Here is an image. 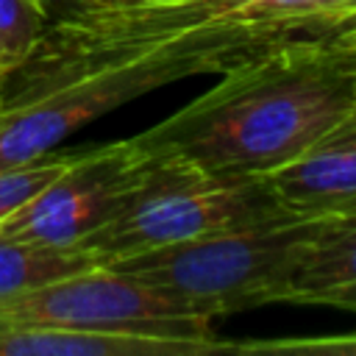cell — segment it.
Returning a JSON list of instances; mask_svg holds the SVG:
<instances>
[{"instance_id": "obj_1", "label": "cell", "mask_w": 356, "mask_h": 356, "mask_svg": "<svg viewBox=\"0 0 356 356\" xmlns=\"http://www.w3.org/2000/svg\"><path fill=\"white\" fill-rule=\"evenodd\" d=\"M220 75L139 142L217 175L267 178L356 108V53L323 33L284 36Z\"/></svg>"}, {"instance_id": "obj_2", "label": "cell", "mask_w": 356, "mask_h": 356, "mask_svg": "<svg viewBox=\"0 0 356 356\" xmlns=\"http://www.w3.org/2000/svg\"><path fill=\"white\" fill-rule=\"evenodd\" d=\"M292 33L298 31L220 17L58 78L33 97L0 108V170L56 150L78 128L139 95L192 75L225 72L245 56Z\"/></svg>"}, {"instance_id": "obj_3", "label": "cell", "mask_w": 356, "mask_h": 356, "mask_svg": "<svg viewBox=\"0 0 356 356\" xmlns=\"http://www.w3.org/2000/svg\"><path fill=\"white\" fill-rule=\"evenodd\" d=\"M337 220L281 211L106 264L203 309L209 317H220L278 303L303 253Z\"/></svg>"}, {"instance_id": "obj_4", "label": "cell", "mask_w": 356, "mask_h": 356, "mask_svg": "<svg viewBox=\"0 0 356 356\" xmlns=\"http://www.w3.org/2000/svg\"><path fill=\"white\" fill-rule=\"evenodd\" d=\"M281 211L286 209L273 195L267 178H228L178 156L150 153V164L125 203L81 248H89L106 264Z\"/></svg>"}, {"instance_id": "obj_5", "label": "cell", "mask_w": 356, "mask_h": 356, "mask_svg": "<svg viewBox=\"0 0 356 356\" xmlns=\"http://www.w3.org/2000/svg\"><path fill=\"white\" fill-rule=\"evenodd\" d=\"M211 320L203 309L108 264L0 300V323L125 331L170 339H217Z\"/></svg>"}, {"instance_id": "obj_6", "label": "cell", "mask_w": 356, "mask_h": 356, "mask_svg": "<svg viewBox=\"0 0 356 356\" xmlns=\"http://www.w3.org/2000/svg\"><path fill=\"white\" fill-rule=\"evenodd\" d=\"M147 164L150 150L139 136L81 147L75 161L58 178L0 222V236L81 245L117 214Z\"/></svg>"}, {"instance_id": "obj_7", "label": "cell", "mask_w": 356, "mask_h": 356, "mask_svg": "<svg viewBox=\"0 0 356 356\" xmlns=\"http://www.w3.org/2000/svg\"><path fill=\"white\" fill-rule=\"evenodd\" d=\"M278 203L303 217L356 214V108L267 175Z\"/></svg>"}, {"instance_id": "obj_8", "label": "cell", "mask_w": 356, "mask_h": 356, "mask_svg": "<svg viewBox=\"0 0 356 356\" xmlns=\"http://www.w3.org/2000/svg\"><path fill=\"white\" fill-rule=\"evenodd\" d=\"M222 339H170L125 331L0 323V356H206L225 353Z\"/></svg>"}, {"instance_id": "obj_9", "label": "cell", "mask_w": 356, "mask_h": 356, "mask_svg": "<svg viewBox=\"0 0 356 356\" xmlns=\"http://www.w3.org/2000/svg\"><path fill=\"white\" fill-rule=\"evenodd\" d=\"M278 303L356 312V214L339 217L303 253Z\"/></svg>"}, {"instance_id": "obj_10", "label": "cell", "mask_w": 356, "mask_h": 356, "mask_svg": "<svg viewBox=\"0 0 356 356\" xmlns=\"http://www.w3.org/2000/svg\"><path fill=\"white\" fill-rule=\"evenodd\" d=\"M97 264L103 261L81 245H47L0 236V300L19 298Z\"/></svg>"}, {"instance_id": "obj_11", "label": "cell", "mask_w": 356, "mask_h": 356, "mask_svg": "<svg viewBox=\"0 0 356 356\" xmlns=\"http://www.w3.org/2000/svg\"><path fill=\"white\" fill-rule=\"evenodd\" d=\"M75 156H78V150H67V153L50 150L33 161L0 170V222L8 214H14L19 206H25L53 178H58L75 161Z\"/></svg>"}, {"instance_id": "obj_12", "label": "cell", "mask_w": 356, "mask_h": 356, "mask_svg": "<svg viewBox=\"0 0 356 356\" xmlns=\"http://www.w3.org/2000/svg\"><path fill=\"white\" fill-rule=\"evenodd\" d=\"M44 22L42 0H0V53L8 70L33 47Z\"/></svg>"}, {"instance_id": "obj_13", "label": "cell", "mask_w": 356, "mask_h": 356, "mask_svg": "<svg viewBox=\"0 0 356 356\" xmlns=\"http://www.w3.org/2000/svg\"><path fill=\"white\" fill-rule=\"evenodd\" d=\"M234 353H320V356H356V331L323 337H281L231 342Z\"/></svg>"}, {"instance_id": "obj_14", "label": "cell", "mask_w": 356, "mask_h": 356, "mask_svg": "<svg viewBox=\"0 0 356 356\" xmlns=\"http://www.w3.org/2000/svg\"><path fill=\"white\" fill-rule=\"evenodd\" d=\"M317 33H323V36H328V39H334V42H339V44H345V47H350L356 53V14L339 17L331 25L320 28Z\"/></svg>"}, {"instance_id": "obj_15", "label": "cell", "mask_w": 356, "mask_h": 356, "mask_svg": "<svg viewBox=\"0 0 356 356\" xmlns=\"http://www.w3.org/2000/svg\"><path fill=\"white\" fill-rule=\"evenodd\" d=\"M348 14H356V0H331V14H328V19L320 25V28H325V25H331L334 19H339V17H348ZM317 28V31H320ZM314 31V33H317Z\"/></svg>"}, {"instance_id": "obj_16", "label": "cell", "mask_w": 356, "mask_h": 356, "mask_svg": "<svg viewBox=\"0 0 356 356\" xmlns=\"http://www.w3.org/2000/svg\"><path fill=\"white\" fill-rule=\"evenodd\" d=\"M75 3H86V0H58V6H53L47 14H53V11H58V8H67V6H75Z\"/></svg>"}, {"instance_id": "obj_17", "label": "cell", "mask_w": 356, "mask_h": 356, "mask_svg": "<svg viewBox=\"0 0 356 356\" xmlns=\"http://www.w3.org/2000/svg\"><path fill=\"white\" fill-rule=\"evenodd\" d=\"M6 78H8V70L0 67V100H3V89H6Z\"/></svg>"}, {"instance_id": "obj_18", "label": "cell", "mask_w": 356, "mask_h": 356, "mask_svg": "<svg viewBox=\"0 0 356 356\" xmlns=\"http://www.w3.org/2000/svg\"><path fill=\"white\" fill-rule=\"evenodd\" d=\"M42 3H44V8H47V11H50L53 6H58V0H42Z\"/></svg>"}, {"instance_id": "obj_19", "label": "cell", "mask_w": 356, "mask_h": 356, "mask_svg": "<svg viewBox=\"0 0 356 356\" xmlns=\"http://www.w3.org/2000/svg\"><path fill=\"white\" fill-rule=\"evenodd\" d=\"M0 67H6V61H3V53H0ZM8 70V67H6Z\"/></svg>"}]
</instances>
